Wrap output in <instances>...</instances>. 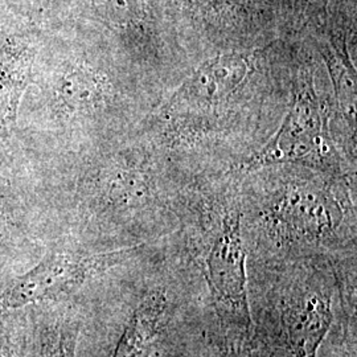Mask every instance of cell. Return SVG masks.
I'll use <instances>...</instances> for the list:
<instances>
[{
  "mask_svg": "<svg viewBox=\"0 0 357 357\" xmlns=\"http://www.w3.org/2000/svg\"><path fill=\"white\" fill-rule=\"evenodd\" d=\"M204 277L221 323L236 336L249 337L253 321L240 213L227 212L221 218L205 253Z\"/></svg>",
  "mask_w": 357,
  "mask_h": 357,
  "instance_id": "6da1fadb",
  "label": "cell"
},
{
  "mask_svg": "<svg viewBox=\"0 0 357 357\" xmlns=\"http://www.w3.org/2000/svg\"><path fill=\"white\" fill-rule=\"evenodd\" d=\"M327 119L321 113L320 102L310 81L298 91L290 112L282 122L275 137L246 160L243 169H255L268 165L310 162L312 165L330 159V142L327 141Z\"/></svg>",
  "mask_w": 357,
  "mask_h": 357,
  "instance_id": "7a4b0ae2",
  "label": "cell"
},
{
  "mask_svg": "<svg viewBox=\"0 0 357 357\" xmlns=\"http://www.w3.org/2000/svg\"><path fill=\"white\" fill-rule=\"evenodd\" d=\"M258 52L230 53L200 65L168 100L165 114L211 112L236 97L255 73Z\"/></svg>",
  "mask_w": 357,
  "mask_h": 357,
  "instance_id": "3957f363",
  "label": "cell"
},
{
  "mask_svg": "<svg viewBox=\"0 0 357 357\" xmlns=\"http://www.w3.org/2000/svg\"><path fill=\"white\" fill-rule=\"evenodd\" d=\"M122 255L123 252L96 257L52 255L38 268L0 294V312L35 305L69 293L84 284L96 273L116 264Z\"/></svg>",
  "mask_w": 357,
  "mask_h": 357,
  "instance_id": "277c9868",
  "label": "cell"
},
{
  "mask_svg": "<svg viewBox=\"0 0 357 357\" xmlns=\"http://www.w3.org/2000/svg\"><path fill=\"white\" fill-rule=\"evenodd\" d=\"M331 295L320 289L295 294L282 312V332L291 357H317L331 328Z\"/></svg>",
  "mask_w": 357,
  "mask_h": 357,
  "instance_id": "5b68a950",
  "label": "cell"
},
{
  "mask_svg": "<svg viewBox=\"0 0 357 357\" xmlns=\"http://www.w3.org/2000/svg\"><path fill=\"white\" fill-rule=\"evenodd\" d=\"M171 318V301L163 289L146 294L128 317L112 357H153Z\"/></svg>",
  "mask_w": 357,
  "mask_h": 357,
  "instance_id": "8992f818",
  "label": "cell"
},
{
  "mask_svg": "<svg viewBox=\"0 0 357 357\" xmlns=\"http://www.w3.org/2000/svg\"><path fill=\"white\" fill-rule=\"evenodd\" d=\"M275 225L296 238H320L339 224L336 204L319 193L295 191L277 204Z\"/></svg>",
  "mask_w": 357,
  "mask_h": 357,
  "instance_id": "52a82bcc",
  "label": "cell"
},
{
  "mask_svg": "<svg viewBox=\"0 0 357 357\" xmlns=\"http://www.w3.org/2000/svg\"><path fill=\"white\" fill-rule=\"evenodd\" d=\"M78 327L73 321L61 323L48 343L44 357H75Z\"/></svg>",
  "mask_w": 357,
  "mask_h": 357,
  "instance_id": "ba28073f",
  "label": "cell"
},
{
  "mask_svg": "<svg viewBox=\"0 0 357 357\" xmlns=\"http://www.w3.org/2000/svg\"><path fill=\"white\" fill-rule=\"evenodd\" d=\"M0 357H4V356H3V355H0Z\"/></svg>",
  "mask_w": 357,
  "mask_h": 357,
  "instance_id": "9c48e42d",
  "label": "cell"
}]
</instances>
